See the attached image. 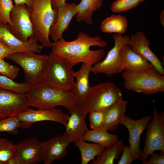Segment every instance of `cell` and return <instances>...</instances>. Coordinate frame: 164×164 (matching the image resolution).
Here are the masks:
<instances>
[{
	"instance_id": "23",
	"label": "cell",
	"mask_w": 164,
	"mask_h": 164,
	"mask_svg": "<svg viewBox=\"0 0 164 164\" xmlns=\"http://www.w3.org/2000/svg\"><path fill=\"white\" fill-rule=\"evenodd\" d=\"M82 138L86 142L99 144L104 148L114 144L119 139L117 135L111 134L101 128L92 130L87 129Z\"/></svg>"
},
{
	"instance_id": "3",
	"label": "cell",
	"mask_w": 164,
	"mask_h": 164,
	"mask_svg": "<svg viewBox=\"0 0 164 164\" xmlns=\"http://www.w3.org/2000/svg\"><path fill=\"white\" fill-rule=\"evenodd\" d=\"M57 14V9H53L51 0H33L31 20L34 36L43 47L52 46L49 31L56 20Z\"/></svg>"
},
{
	"instance_id": "24",
	"label": "cell",
	"mask_w": 164,
	"mask_h": 164,
	"mask_svg": "<svg viewBox=\"0 0 164 164\" xmlns=\"http://www.w3.org/2000/svg\"><path fill=\"white\" fill-rule=\"evenodd\" d=\"M104 0H81L78 4V11L76 15L77 22H85L88 24L93 23L94 12L101 8Z\"/></svg>"
},
{
	"instance_id": "20",
	"label": "cell",
	"mask_w": 164,
	"mask_h": 164,
	"mask_svg": "<svg viewBox=\"0 0 164 164\" xmlns=\"http://www.w3.org/2000/svg\"><path fill=\"white\" fill-rule=\"evenodd\" d=\"M120 52L121 58L120 73L124 70L133 72L141 71L154 67L144 57L132 51L128 44L121 47Z\"/></svg>"
},
{
	"instance_id": "39",
	"label": "cell",
	"mask_w": 164,
	"mask_h": 164,
	"mask_svg": "<svg viewBox=\"0 0 164 164\" xmlns=\"http://www.w3.org/2000/svg\"><path fill=\"white\" fill-rule=\"evenodd\" d=\"M6 164H22V162L20 158L16 154L7 162Z\"/></svg>"
},
{
	"instance_id": "6",
	"label": "cell",
	"mask_w": 164,
	"mask_h": 164,
	"mask_svg": "<svg viewBox=\"0 0 164 164\" xmlns=\"http://www.w3.org/2000/svg\"><path fill=\"white\" fill-rule=\"evenodd\" d=\"M6 58L14 61L23 69L25 82L29 85L32 86L45 81L48 55L25 52L10 54Z\"/></svg>"
},
{
	"instance_id": "5",
	"label": "cell",
	"mask_w": 164,
	"mask_h": 164,
	"mask_svg": "<svg viewBox=\"0 0 164 164\" xmlns=\"http://www.w3.org/2000/svg\"><path fill=\"white\" fill-rule=\"evenodd\" d=\"M122 100L120 89L114 83L106 82L91 87L84 104L87 114L96 111H105Z\"/></svg>"
},
{
	"instance_id": "17",
	"label": "cell",
	"mask_w": 164,
	"mask_h": 164,
	"mask_svg": "<svg viewBox=\"0 0 164 164\" xmlns=\"http://www.w3.org/2000/svg\"><path fill=\"white\" fill-rule=\"evenodd\" d=\"M78 10V4L73 3L65 2L57 8L56 20L49 31V36L54 42L63 38V33L68 28L71 20L76 15Z\"/></svg>"
},
{
	"instance_id": "30",
	"label": "cell",
	"mask_w": 164,
	"mask_h": 164,
	"mask_svg": "<svg viewBox=\"0 0 164 164\" xmlns=\"http://www.w3.org/2000/svg\"><path fill=\"white\" fill-rule=\"evenodd\" d=\"M21 123L17 116H12L0 118V132H7L16 135L19 132L18 128L21 127Z\"/></svg>"
},
{
	"instance_id": "1",
	"label": "cell",
	"mask_w": 164,
	"mask_h": 164,
	"mask_svg": "<svg viewBox=\"0 0 164 164\" xmlns=\"http://www.w3.org/2000/svg\"><path fill=\"white\" fill-rule=\"evenodd\" d=\"M94 46L103 48L108 44L98 36L92 37L80 32L74 40L67 41L62 38L54 42L51 52L63 57L73 67L80 63L94 65L100 62L105 55L103 49L91 50V47Z\"/></svg>"
},
{
	"instance_id": "42",
	"label": "cell",
	"mask_w": 164,
	"mask_h": 164,
	"mask_svg": "<svg viewBox=\"0 0 164 164\" xmlns=\"http://www.w3.org/2000/svg\"><path fill=\"white\" fill-rule=\"evenodd\" d=\"M0 164H2L1 162H0Z\"/></svg>"
},
{
	"instance_id": "31",
	"label": "cell",
	"mask_w": 164,
	"mask_h": 164,
	"mask_svg": "<svg viewBox=\"0 0 164 164\" xmlns=\"http://www.w3.org/2000/svg\"><path fill=\"white\" fill-rule=\"evenodd\" d=\"M145 0H116L112 4V12L119 13L125 11L136 7Z\"/></svg>"
},
{
	"instance_id": "7",
	"label": "cell",
	"mask_w": 164,
	"mask_h": 164,
	"mask_svg": "<svg viewBox=\"0 0 164 164\" xmlns=\"http://www.w3.org/2000/svg\"><path fill=\"white\" fill-rule=\"evenodd\" d=\"M73 67L64 58L52 52L48 59L45 74V81L59 88L70 90L74 83Z\"/></svg>"
},
{
	"instance_id": "28",
	"label": "cell",
	"mask_w": 164,
	"mask_h": 164,
	"mask_svg": "<svg viewBox=\"0 0 164 164\" xmlns=\"http://www.w3.org/2000/svg\"><path fill=\"white\" fill-rule=\"evenodd\" d=\"M31 86L25 82H16L11 79L0 74V88L25 93Z\"/></svg>"
},
{
	"instance_id": "16",
	"label": "cell",
	"mask_w": 164,
	"mask_h": 164,
	"mask_svg": "<svg viewBox=\"0 0 164 164\" xmlns=\"http://www.w3.org/2000/svg\"><path fill=\"white\" fill-rule=\"evenodd\" d=\"M151 43L144 33L139 31L130 37L128 44L132 51L144 57L159 74L164 75L163 63L150 49Z\"/></svg>"
},
{
	"instance_id": "38",
	"label": "cell",
	"mask_w": 164,
	"mask_h": 164,
	"mask_svg": "<svg viewBox=\"0 0 164 164\" xmlns=\"http://www.w3.org/2000/svg\"><path fill=\"white\" fill-rule=\"evenodd\" d=\"M15 5L25 4L32 9L33 0H14Z\"/></svg>"
},
{
	"instance_id": "29",
	"label": "cell",
	"mask_w": 164,
	"mask_h": 164,
	"mask_svg": "<svg viewBox=\"0 0 164 164\" xmlns=\"http://www.w3.org/2000/svg\"><path fill=\"white\" fill-rule=\"evenodd\" d=\"M15 145L10 140L0 138V162L6 164L7 162L16 154Z\"/></svg>"
},
{
	"instance_id": "14",
	"label": "cell",
	"mask_w": 164,
	"mask_h": 164,
	"mask_svg": "<svg viewBox=\"0 0 164 164\" xmlns=\"http://www.w3.org/2000/svg\"><path fill=\"white\" fill-rule=\"evenodd\" d=\"M72 142L70 138L65 134L41 142V153L42 161L44 164H51L67 155V148Z\"/></svg>"
},
{
	"instance_id": "41",
	"label": "cell",
	"mask_w": 164,
	"mask_h": 164,
	"mask_svg": "<svg viewBox=\"0 0 164 164\" xmlns=\"http://www.w3.org/2000/svg\"><path fill=\"white\" fill-rule=\"evenodd\" d=\"M160 20L161 23L164 27V11L162 10L161 12L160 15Z\"/></svg>"
},
{
	"instance_id": "2",
	"label": "cell",
	"mask_w": 164,
	"mask_h": 164,
	"mask_svg": "<svg viewBox=\"0 0 164 164\" xmlns=\"http://www.w3.org/2000/svg\"><path fill=\"white\" fill-rule=\"evenodd\" d=\"M25 94L29 106L37 109L62 106L70 111L77 104L70 90L59 88L45 81L31 86Z\"/></svg>"
},
{
	"instance_id": "22",
	"label": "cell",
	"mask_w": 164,
	"mask_h": 164,
	"mask_svg": "<svg viewBox=\"0 0 164 164\" xmlns=\"http://www.w3.org/2000/svg\"><path fill=\"white\" fill-rule=\"evenodd\" d=\"M128 102L122 100L105 110L104 120L101 128L107 131H114L125 116Z\"/></svg>"
},
{
	"instance_id": "9",
	"label": "cell",
	"mask_w": 164,
	"mask_h": 164,
	"mask_svg": "<svg viewBox=\"0 0 164 164\" xmlns=\"http://www.w3.org/2000/svg\"><path fill=\"white\" fill-rule=\"evenodd\" d=\"M32 10L25 4H15L10 14L11 24L7 25L10 32L23 42L34 37L31 20Z\"/></svg>"
},
{
	"instance_id": "12",
	"label": "cell",
	"mask_w": 164,
	"mask_h": 164,
	"mask_svg": "<svg viewBox=\"0 0 164 164\" xmlns=\"http://www.w3.org/2000/svg\"><path fill=\"white\" fill-rule=\"evenodd\" d=\"M29 106L25 93L0 88V118L17 116Z\"/></svg>"
},
{
	"instance_id": "10",
	"label": "cell",
	"mask_w": 164,
	"mask_h": 164,
	"mask_svg": "<svg viewBox=\"0 0 164 164\" xmlns=\"http://www.w3.org/2000/svg\"><path fill=\"white\" fill-rule=\"evenodd\" d=\"M114 42V47L108 52L105 58L91 68V72L94 75L100 73L105 74L109 77L120 73L121 64V58L120 50L124 45L128 44L130 36H122L121 34L113 35Z\"/></svg>"
},
{
	"instance_id": "40",
	"label": "cell",
	"mask_w": 164,
	"mask_h": 164,
	"mask_svg": "<svg viewBox=\"0 0 164 164\" xmlns=\"http://www.w3.org/2000/svg\"><path fill=\"white\" fill-rule=\"evenodd\" d=\"M66 0H51V4L53 9H57L66 2Z\"/></svg>"
},
{
	"instance_id": "37",
	"label": "cell",
	"mask_w": 164,
	"mask_h": 164,
	"mask_svg": "<svg viewBox=\"0 0 164 164\" xmlns=\"http://www.w3.org/2000/svg\"><path fill=\"white\" fill-rule=\"evenodd\" d=\"M15 53L0 40V58L4 59L10 54Z\"/></svg>"
},
{
	"instance_id": "34",
	"label": "cell",
	"mask_w": 164,
	"mask_h": 164,
	"mask_svg": "<svg viewBox=\"0 0 164 164\" xmlns=\"http://www.w3.org/2000/svg\"><path fill=\"white\" fill-rule=\"evenodd\" d=\"M104 111H96L89 114L90 127L92 129L101 128L104 120Z\"/></svg>"
},
{
	"instance_id": "32",
	"label": "cell",
	"mask_w": 164,
	"mask_h": 164,
	"mask_svg": "<svg viewBox=\"0 0 164 164\" xmlns=\"http://www.w3.org/2000/svg\"><path fill=\"white\" fill-rule=\"evenodd\" d=\"M12 0H0V22L11 25L10 14L13 7Z\"/></svg>"
},
{
	"instance_id": "35",
	"label": "cell",
	"mask_w": 164,
	"mask_h": 164,
	"mask_svg": "<svg viewBox=\"0 0 164 164\" xmlns=\"http://www.w3.org/2000/svg\"><path fill=\"white\" fill-rule=\"evenodd\" d=\"M134 160L129 146H124L121 155L117 164H131Z\"/></svg>"
},
{
	"instance_id": "8",
	"label": "cell",
	"mask_w": 164,
	"mask_h": 164,
	"mask_svg": "<svg viewBox=\"0 0 164 164\" xmlns=\"http://www.w3.org/2000/svg\"><path fill=\"white\" fill-rule=\"evenodd\" d=\"M152 120L147 125L142 161L146 160L155 150L164 151V113H159L153 108Z\"/></svg>"
},
{
	"instance_id": "13",
	"label": "cell",
	"mask_w": 164,
	"mask_h": 164,
	"mask_svg": "<svg viewBox=\"0 0 164 164\" xmlns=\"http://www.w3.org/2000/svg\"><path fill=\"white\" fill-rule=\"evenodd\" d=\"M151 119L150 115L145 116L137 120L125 116L120 123L119 124L125 126L128 131L129 147L134 160L141 159L142 151L140 147V136Z\"/></svg>"
},
{
	"instance_id": "18",
	"label": "cell",
	"mask_w": 164,
	"mask_h": 164,
	"mask_svg": "<svg viewBox=\"0 0 164 164\" xmlns=\"http://www.w3.org/2000/svg\"><path fill=\"white\" fill-rule=\"evenodd\" d=\"M69 111L70 115L65 125L64 134L70 138L72 142H74L82 138L88 129L85 120L87 114L83 106L77 104Z\"/></svg>"
},
{
	"instance_id": "21",
	"label": "cell",
	"mask_w": 164,
	"mask_h": 164,
	"mask_svg": "<svg viewBox=\"0 0 164 164\" xmlns=\"http://www.w3.org/2000/svg\"><path fill=\"white\" fill-rule=\"evenodd\" d=\"M93 65L90 63H82L80 68L75 72L74 77L76 81L70 90L74 96L77 104L84 107V102L90 89L89 76Z\"/></svg>"
},
{
	"instance_id": "27",
	"label": "cell",
	"mask_w": 164,
	"mask_h": 164,
	"mask_svg": "<svg viewBox=\"0 0 164 164\" xmlns=\"http://www.w3.org/2000/svg\"><path fill=\"white\" fill-rule=\"evenodd\" d=\"M124 145L122 140H118L112 145L105 148L101 154L97 156L91 164H113L115 159L119 158L123 150Z\"/></svg>"
},
{
	"instance_id": "15",
	"label": "cell",
	"mask_w": 164,
	"mask_h": 164,
	"mask_svg": "<svg viewBox=\"0 0 164 164\" xmlns=\"http://www.w3.org/2000/svg\"><path fill=\"white\" fill-rule=\"evenodd\" d=\"M7 24L0 22V40L14 53L41 52L43 47L37 44L38 40L35 37L26 42L22 41L13 35L7 28Z\"/></svg>"
},
{
	"instance_id": "11",
	"label": "cell",
	"mask_w": 164,
	"mask_h": 164,
	"mask_svg": "<svg viewBox=\"0 0 164 164\" xmlns=\"http://www.w3.org/2000/svg\"><path fill=\"white\" fill-rule=\"evenodd\" d=\"M21 123V127L24 129L30 128L36 122L50 121L60 123L65 125L69 115L64 113L59 109H38L29 108L17 116Z\"/></svg>"
},
{
	"instance_id": "26",
	"label": "cell",
	"mask_w": 164,
	"mask_h": 164,
	"mask_svg": "<svg viewBox=\"0 0 164 164\" xmlns=\"http://www.w3.org/2000/svg\"><path fill=\"white\" fill-rule=\"evenodd\" d=\"M74 143L80 152L81 164H87L91 161H94L95 157L100 155L105 148L96 143H87L82 138Z\"/></svg>"
},
{
	"instance_id": "36",
	"label": "cell",
	"mask_w": 164,
	"mask_h": 164,
	"mask_svg": "<svg viewBox=\"0 0 164 164\" xmlns=\"http://www.w3.org/2000/svg\"><path fill=\"white\" fill-rule=\"evenodd\" d=\"M150 155L151 157L150 159L142 161L143 164H164V151H161L159 154L153 152Z\"/></svg>"
},
{
	"instance_id": "33",
	"label": "cell",
	"mask_w": 164,
	"mask_h": 164,
	"mask_svg": "<svg viewBox=\"0 0 164 164\" xmlns=\"http://www.w3.org/2000/svg\"><path fill=\"white\" fill-rule=\"evenodd\" d=\"M19 70L17 66L11 65L0 58V74L14 80L18 76Z\"/></svg>"
},
{
	"instance_id": "25",
	"label": "cell",
	"mask_w": 164,
	"mask_h": 164,
	"mask_svg": "<svg viewBox=\"0 0 164 164\" xmlns=\"http://www.w3.org/2000/svg\"><path fill=\"white\" fill-rule=\"evenodd\" d=\"M128 26V20L125 16L113 15L102 21L100 28L104 32L122 34L125 32Z\"/></svg>"
},
{
	"instance_id": "4",
	"label": "cell",
	"mask_w": 164,
	"mask_h": 164,
	"mask_svg": "<svg viewBox=\"0 0 164 164\" xmlns=\"http://www.w3.org/2000/svg\"><path fill=\"white\" fill-rule=\"evenodd\" d=\"M122 77L127 90L149 95L164 92V76L154 68L133 72L123 71Z\"/></svg>"
},
{
	"instance_id": "19",
	"label": "cell",
	"mask_w": 164,
	"mask_h": 164,
	"mask_svg": "<svg viewBox=\"0 0 164 164\" xmlns=\"http://www.w3.org/2000/svg\"><path fill=\"white\" fill-rule=\"evenodd\" d=\"M41 142L35 136L30 137L16 143V154L22 164H36L42 161Z\"/></svg>"
}]
</instances>
